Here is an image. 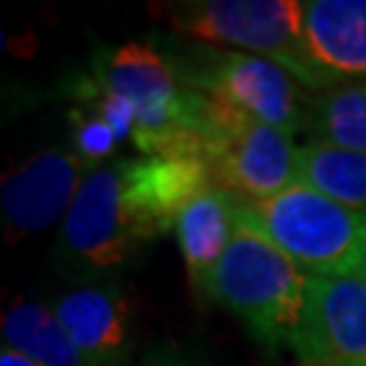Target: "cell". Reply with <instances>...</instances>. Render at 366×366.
Returning <instances> with one entry per match:
<instances>
[{
    "instance_id": "5b68a950",
    "label": "cell",
    "mask_w": 366,
    "mask_h": 366,
    "mask_svg": "<svg viewBox=\"0 0 366 366\" xmlns=\"http://www.w3.org/2000/svg\"><path fill=\"white\" fill-rule=\"evenodd\" d=\"M236 217L310 277L345 274L366 266V212L350 209L307 184H293L261 201L239 198Z\"/></svg>"
},
{
    "instance_id": "2e32d148",
    "label": "cell",
    "mask_w": 366,
    "mask_h": 366,
    "mask_svg": "<svg viewBox=\"0 0 366 366\" xmlns=\"http://www.w3.org/2000/svg\"><path fill=\"white\" fill-rule=\"evenodd\" d=\"M71 125H74V149L84 157L90 166H101L106 157L114 152L119 144V131L109 122V119L95 109H79L71 114Z\"/></svg>"
},
{
    "instance_id": "e0dca14e",
    "label": "cell",
    "mask_w": 366,
    "mask_h": 366,
    "mask_svg": "<svg viewBox=\"0 0 366 366\" xmlns=\"http://www.w3.org/2000/svg\"><path fill=\"white\" fill-rule=\"evenodd\" d=\"M142 366H204L193 361V358H187L184 353L179 350H169V347H163V350H155V353H149L142 361Z\"/></svg>"
},
{
    "instance_id": "277c9868",
    "label": "cell",
    "mask_w": 366,
    "mask_h": 366,
    "mask_svg": "<svg viewBox=\"0 0 366 366\" xmlns=\"http://www.w3.org/2000/svg\"><path fill=\"white\" fill-rule=\"evenodd\" d=\"M236 234L204 296L234 312L269 350L290 347L299 328L307 274L252 225L236 217Z\"/></svg>"
},
{
    "instance_id": "ba28073f",
    "label": "cell",
    "mask_w": 366,
    "mask_h": 366,
    "mask_svg": "<svg viewBox=\"0 0 366 366\" xmlns=\"http://www.w3.org/2000/svg\"><path fill=\"white\" fill-rule=\"evenodd\" d=\"M290 350L310 366H366V266L310 277Z\"/></svg>"
},
{
    "instance_id": "ac0fdd59",
    "label": "cell",
    "mask_w": 366,
    "mask_h": 366,
    "mask_svg": "<svg viewBox=\"0 0 366 366\" xmlns=\"http://www.w3.org/2000/svg\"><path fill=\"white\" fill-rule=\"evenodd\" d=\"M0 366H41V364L30 361V358H25V355L11 350V347H3V353H0Z\"/></svg>"
},
{
    "instance_id": "6da1fadb",
    "label": "cell",
    "mask_w": 366,
    "mask_h": 366,
    "mask_svg": "<svg viewBox=\"0 0 366 366\" xmlns=\"http://www.w3.org/2000/svg\"><path fill=\"white\" fill-rule=\"evenodd\" d=\"M209 184L201 157H112L79 187L60 222L54 258L76 274L117 269L142 244L174 231L184 207Z\"/></svg>"
},
{
    "instance_id": "52a82bcc",
    "label": "cell",
    "mask_w": 366,
    "mask_h": 366,
    "mask_svg": "<svg viewBox=\"0 0 366 366\" xmlns=\"http://www.w3.org/2000/svg\"><path fill=\"white\" fill-rule=\"evenodd\" d=\"M198 144L212 184L239 198L261 201L299 184L293 133L242 114L209 95L198 125Z\"/></svg>"
},
{
    "instance_id": "3957f363",
    "label": "cell",
    "mask_w": 366,
    "mask_h": 366,
    "mask_svg": "<svg viewBox=\"0 0 366 366\" xmlns=\"http://www.w3.org/2000/svg\"><path fill=\"white\" fill-rule=\"evenodd\" d=\"M92 81L106 95L133 106V144L144 155L201 157L198 125L207 109V95L184 87L163 52L131 41L101 49L92 60Z\"/></svg>"
},
{
    "instance_id": "9c48e42d",
    "label": "cell",
    "mask_w": 366,
    "mask_h": 366,
    "mask_svg": "<svg viewBox=\"0 0 366 366\" xmlns=\"http://www.w3.org/2000/svg\"><path fill=\"white\" fill-rule=\"evenodd\" d=\"M92 169L95 166H90L74 147H52L9 171L0 187L6 239L19 242L66 220L79 187Z\"/></svg>"
},
{
    "instance_id": "7a4b0ae2",
    "label": "cell",
    "mask_w": 366,
    "mask_h": 366,
    "mask_svg": "<svg viewBox=\"0 0 366 366\" xmlns=\"http://www.w3.org/2000/svg\"><path fill=\"white\" fill-rule=\"evenodd\" d=\"M160 16L177 36L266 57L307 90L345 87L315 60L301 30V0H179L163 3Z\"/></svg>"
},
{
    "instance_id": "8992f818",
    "label": "cell",
    "mask_w": 366,
    "mask_h": 366,
    "mask_svg": "<svg viewBox=\"0 0 366 366\" xmlns=\"http://www.w3.org/2000/svg\"><path fill=\"white\" fill-rule=\"evenodd\" d=\"M157 49L190 90L288 133H299L310 125L312 95H307L304 84L285 68L266 57L193 39H174Z\"/></svg>"
},
{
    "instance_id": "30bf717a",
    "label": "cell",
    "mask_w": 366,
    "mask_h": 366,
    "mask_svg": "<svg viewBox=\"0 0 366 366\" xmlns=\"http://www.w3.org/2000/svg\"><path fill=\"white\" fill-rule=\"evenodd\" d=\"M52 312L92 366H125L131 358V304L117 282L74 285L52 301Z\"/></svg>"
},
{
    "instance_id": "4fadbf2b",
    "label": "cell",
    "mask_w": 366,
    "mask_h": 366,
    "mask_svg": "<svg viewBox=\"0 0 366 366\" xmlns=\"http://www.w3.org/2000/svg\"><path fill=\"white\" fill-rule=\"evenodd\" d=\"M3 340L6 347L41 366H92L52 307H44L39 301H14L3 315Z\"/></svg>"
},
{
    "instance_id": "5bb4252c",
    "label": "cell",
    "mask_w": 366,
    "mask_h": 366,
    "mask_svg": "<svg viewBox=\"0 0 366 366\" xmlns=\"http://www.w3.org/2000/svg\"><path fill=\"white\" fill-rule=\"evenodd\" d=\"M299 184L366 212V152L328 142L299 147Z\"/></svg>"
},
{
    "instance_id": "7c38bea8",
    "label": "cell",
    "mask_w": 366,
    "mask_h": 366,
    "mask_svg": "<svg viewBox=\"0 0 366 366\" xmlns=\"http://www.w3.org/2000/svg\"><path fill=\"white\" fill-rule=\"evenodd\" d=\"M236 201L239 198L217 184L201 190L177 220V242L182 249L184 266L193 288L207 290L209 277L222 261L225 249L236 234Z\"/></svg>"
},
{
    "instance_id": "8fae6325",
    "label": "cell",
    "mask_w": 366,
    "mask_h": 366,
    "mask_svg": "<svg viewBox=\"0 0 366 366\" xmlns=\"http://www.w3.org/2000/svg\"><path fill=\"white\" fill-rule=\"evenodd\" d=\"M304 44L342 84L366 81V0H304Z\"/></svg>"
},
{
    "instance_id": "9a60e30c",
    "label": "cell",
    "mask_w": 366,
    "mask_h": 366,
    "mask_svg": "<svg viewBox=\"0 0 366 366\" xmlns=\"http://www.w3.org/2000/svg\"><path fill=\"white\" fill-rule=\"evenodd\" d=\"M310 125L320 136L317 142L366 152V81L315 95Z\"/></svg>"
}]
</instances>
